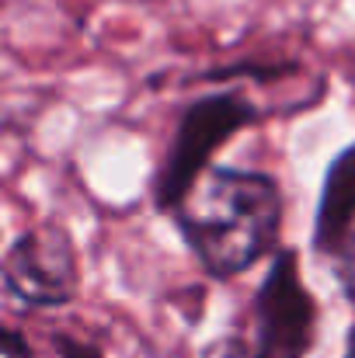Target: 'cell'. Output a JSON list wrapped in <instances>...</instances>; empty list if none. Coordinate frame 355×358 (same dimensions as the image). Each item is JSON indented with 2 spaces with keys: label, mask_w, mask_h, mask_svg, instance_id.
Masks as SVG:
<instances>
[{
  "label": "cell",
  "mask_w": 355,
  "mask_h": 358,
  "mask_svg": "<svg viewBox=\"0 0 355 358\" xmlns=\"http://www.w3.org/2000/svg\"><path fill=\"white\" fill-rule=\"evenodd\" d=\"M171 220L209 278H234L275 254L282 188L265 171L209 164Z\"/></svg>",
  "instance_id": "1"
},
{
  "label": "cell",
  "mask_w": 355,
  "mask_h": 358,
  "mask_svg": "<svg viewBox=\"0 0 355 358\" xmlns=\"http://www.w3.org/2000/svg\"><path fill=\"white\" fill-rule=\"evenodd\" d=\"M254 122H258V108L237 91H213L188 101L164 150V160L153 174L157 213L171 216L181 206V199L192 192V185L206 174L213 153Z\"/></svg>",
  "instance_id": "2"
},
{
  "label": "cell",
  "mask_w": 355,
  "mask_h": 358,
  "mask_svg": "<svg viewBox=\"0 0 355 358\" xmlns=\"http://www.w3.org/2000/svg\"><path fill=\"white\" fill-rule=\"evenodd\" d=\"M4 292L25 310H53L77 299V247L60 223H42L7 243L0 261Z\"/></svg>",
  "instance_id": "3"
},
{
  "label": "cell",
  "mask_w": 355,
  "mask_h": 358,
  "mask_svg": "<svg viewBox=\"0 0 355 358\" xmlns=\"http://www.w3.org/2000/svg\"><path fill=\"white\" fill-rule=\"evenodd\" d=\"M254 341L268 358H307L317 341V299L300 278V254L279 247L251 299Z\"/></svg>",
  "instance_id": "4"
},
{
  "label": "cell",
  "mask_w": 355,
  "mask_h": 358,
  "mask_svg": "<svg viewBox=\"0 0 355 358\" xmlns=\"http://www.w3.org/2000/svg\"><path fill=\"white\" fill-rule=\"evenodd\" d=\"M355 227V143L345 146L324 171V185H321V202H317V216H314V250L321 257H331L342 240L349 237Z\"/></svg>",
  "instance_id": "5"
},
{
  "label": "cell",
  "mask_w": 355,
  "mask_h": 358,
  "mask_svg": "<svg viewBox=\"0 0 355 358\" xmlns=\"http://www.w3.org/2000/svg\"><path fill=\"white\" fill-rule=\"evenodd\" d=\"M199 358H268V355L258 348L254 334H240V331H230V334H220V338H213V341L202 348V355H199Z\"/></svg>",
  "instance_id": "6"
},
{
  "label": "cell",
  "mask_w": 355,
  "mask_h": 358,
  "mask_svg": "<svg viewBox=\"0 0 355 358\" xmlns=\"http://www.w3.org/2000/svg\"><path fill=\"white\" fill-rule=\"evenodd\" d=\"M331 261H335V278L342 285V296L355 306V227L342 240V247L331 254Z\"/></svg>",
  "instance_id": "7"
},
{
  "label": "cell",
  "mask_w": 355,
  "mask_h": 358,
  "mask_svg": "<svg viewBox=\"0 0 355 358\" xmlns=\"http://www.w3.org/2000/svg\"><path fill=\"white\" fill-rule=\"evenodd\" d=\"M53 348H56L60 358H102V352L95 345H88V341H81L74 334H63V331L53 334Z\"/></svg>",
  "instance_id": "8"
},
{
  "label": "cell",
  "mask_w": 355,
  "mask_h": 358,
  "mask_svg": "<svg viewBox=\"0 0 355 358\" xmlns=\"http://www.w3.org/2000/svg\"><path fill=\"white\" fill-rule=\"evenodd\" d=\"M4 358H32V345H28V338L18 327L4 331Z\"/></svg>",
  "instance_id": "9"
},
{
  "label": "cell",
  "mask_w": 355,
  "mask_h": 358,
  "mask_svg": "<svg viewBox=\"0 0 355 358\" xmlns=\"http://www.w3.org/2000/svg\"><path fill=\"white\" fill-rule=\"evenodd\" d=\"M342 358H355V324L349 327V338H345V355Z\"/></svg>",
  "instance_id": "10"
}]
</instances>
